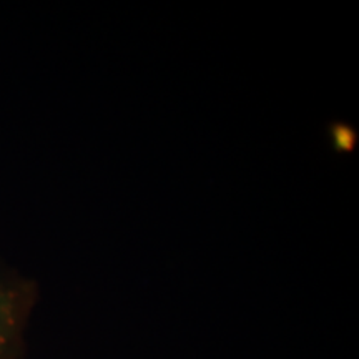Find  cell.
Masks as SVG:
<instances>
[{
	"instance_id": "1",
	"label": "cell",
	"mask_w": 359,
	"mask_h": 359,
	"mask_svg": "<svg viewBox=\"0 0 359 359\" xmlns=\"http://www.w3.org/2000/svg\"><path fill=\"white\" fill-rule=\"evenodd\" d=\"M37 286L0 263V359H22Z\"/></svg>"
}]
</instances>
